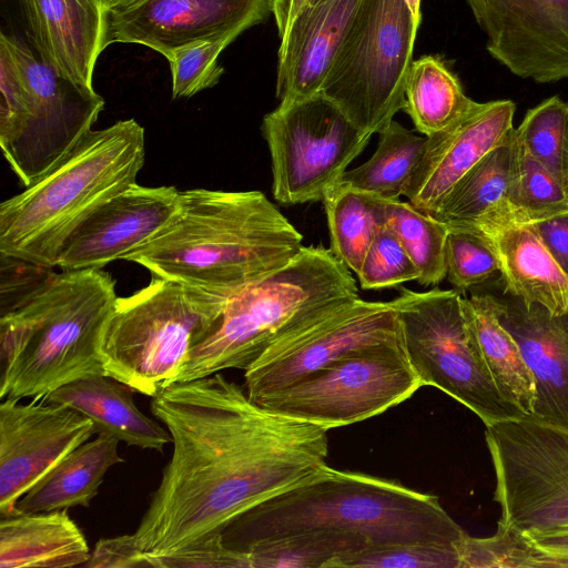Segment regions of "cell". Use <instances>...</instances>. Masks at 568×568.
Here are the masks:
<instances>
[{
  "instance_id": "6da1fadb",
  "label": "cell",
  "mask_w": 568,
  "mask_h": 568,
  "mask_svg": "<svg viewBox=\"0 0 568 568\" xmlns=\"http://www.w3.org/2000/svg\"><path fill=\"white\" fill-rule=\"evenodd\" d=\"M151 412L173 445L133 534L152 567L326 464V428L263 409L221 373L162 388Z\"/></svg>"
},
{
  "instance_id": "7a4b0ae2",
  "label": "cell",
  "mask_w": 568,
  "mask_h": 568,
  "mask_svg": "<svg viewBox=\"0 0 568 568\" xmlns=\"http://www.w3.org/2000/svg\"><path fill=\"white\" fill-rule=\"evenodd\" d=\"M302 241L260 191L191 189L180 192L174 220L124 260L155 277L231 297L285 265Z\"/></svg>"
},
{
  "instance_id": "3957f363",
  "label": "cell",
  "mask_w": 568,
  "mask_h": 568,
  "mask_svg": "<svg viewBox=\"0 0 568 568\" xmlns=\"http://www.w3.org/2000/svg\"><path fill=\"white\" fill-rule=\"evenodd\" d=\"M316 529L359 532L371 544L455 545L466 534L434 495L324 464L236 517L221 536L227 547L244 550L263 539Z\"/></svg>"
},
{
  "instance_id": "277c9868",
  "label": "cell",
  "mask_w": 568,
  "mask_h": 568,
  "mask_svg": "<svg viewBox=\"0 0 568 568\" xmlns=\"http://www.w3.org/2000/svg\"><path fill=\"white\" fill-rule=\"evenodd\" d=\"M118 298L114 280L100 268L62 271L1 314L0 398L42 399L106 375L100 348Z\"/></svg>"
},
{
  "instance_id": "5b68a950",
  "label": "cell",
  "mask_w": 568,
  "mask_h": 568,
  "mask_svg": "<svg viewBox=\"0 0 568 568\" xmlns=\"http://www.w3.org/2000/svg\"><path fill=\"white\" fill-rule=\"evenodd\" d=\"M144 144V129L134 119L87 132L43 175L0 204V254L55 267L75 227L135 183Z\"/></svg>"
},
{
  "instance_id": "8992f818",
  "label": "cell",
  "mask_w": 568,
  "mask_h": 568,
  "mask_svg": "<svg viewBox=\"0 0 568 568\" xmlns=\"http://www.w3.org/2000/svg\"><path fill=\"white\" fill-rule=\"evenodd\" d=\"M352 271L322 245L231 296L215 329L190 353L174 383L246 369L273 342L358 298Z\"/></svg>"
},
{
  "instance_id": "52a82bcc",
  "label": "cell",
  "mask_w": 568,
  "mask_h": 568,
  "mask_svg": "<svg viewBox=\"0 0 568 568\" xmlns=\"http://www.w3.org/2000/svg\"><path fill=\"white\" fill-rule=\"evenodd\" d=\"M229 298L155 276L119 297L100 348L106 375L153 397L215 329Z\"/></svg>"
},
{
  "instance_id": "ba28073f",
  "label": "cell",
  "mask_w": 568,
  "mask_h": 568,
  "mask_svg": "<svg viewBox=\"0 0 568 568\" xmlns=\"http://www.w3.org/2000/svg\"><path fill=\"white\" fill-rule=\"evenodd\" d=\"M417 29L406 0H361L321 92L362 131L381 133L404 109Z\"/></svg>"
},
{
  "instance_id": "9c48e42d",
  "label": "cell",
  "mask_w": 568,
  "mask_h": 568,
  "mask_svg": "<svg viewBox=\"0 0 568 568\" xmlns=\"http://www.w3.org/2000/svg\"><path fill=\"white\" fill-rule=\"evenodd\" d=\"M456 291L402 288L390 301L407 358L423 386H434L474 412L486 426L526 417L496 387L469 335Z\"/></svg>"
},
{
  "instance_id": "30bf717a",
  "label": "cell",
  "mask_w": 568,
  "mask_h": 568,
  "mask_svg": "<svg viewBox=\"0 0 568 568\" xmlns=\"http://www.w3.org/2000/svg\"><path fill=\"white\" fill-rule=\"evenodd\" d=\"M499 525L525 535L568 530V430L530 417L486 426Z\"/></svg>"
},
{
  "instance_id": "8fae6325",
  "label": "cell",
  "mask_w": 568,
  "mask_h": 568,
  "mask_svg": "<svg viewBox=\"0 0 568 568\" xmlns=\"http://www.w3.org/2000/svg\"><path fill=\"white\" fill-rule=\"evenodd\" d=\"M262 132L273 195L284 205L323 201L372 138L322 92L280 103L263 118Z\"/></svg>"
},
{
  "instance_id": "7c38bea8",
  "label": "cell",
  "mask_w": 568,
  "mask_h": 568,
  "mask_svg": "<svg viewBox=\"0 0 568 568\" xmlns=\"http://www.w3.org/2000/svg\"><path fill=\"white\" fill-rule=\"evenodd\" d=\"M422 386L405 347L385 345L351 353L256 405L328 430L379 415Z\"/></svg>"
},
{
  "instance_id": "4fadbf2b",
  "label": "cell",
  "mask_w": 568,
  "mask_h": 568,
  "mask_svg": "<svg viewBox=\"0 0 568 568\" xmlns=\"http://www.w3.org/2000/svg\"><path fill=\"white\" fill-rule=\"evenodd\" d=\"M26 87L17 121L0 130V146L11 170L29 186L92 130L104 100L58 75L16 37L4 34Z\"/></svg>"
},
{
  "instance_id": "5bb4252c",
  "label": "cell",
  "mask_w": 568,
  "mask_h": 568,
  "mask_svg": "<svg viewBox=\"0 0 568 568\" xmlns=\"http://www.w3.org/2000/svg\"><path fill=\"white\" fill-rule=\"evenodd\" d=\"M404 346L390 302L356 298L273 342L244 372L245 390L257 404L357 351Z\"/></svg>"
},
{
  "instance_id": "9a60e30c",
  "label": "cell",
  "mask_w": 568,
  "mask_h": 568,
  "mask_svg": "<svg viewBox=\"0 0 568 568\" xmlns=\"http://www.w3.org/2000/svg\"><path fill=\"white\" fill-rule=\"evenodd\" d=\"M4 398L0 404V516L54 465L97 434L93 422L62 404Z\"/></svg>"
},
{
  "instance_id": "2e32d148",
  "label": "cell",
  "mask_w": 568,
  "mask_h": 568,
  "mask_svg": "<svg viewBox=\"0 0 568 568\" xmlns=\"http://www.w3.org/2000/svg\"><path fill=\"white\" fill-rule=\"evenodd\" d=\"M487 50L538 83L568 79V0H466Z\"/></svg>"
},
{
  "instance_id": "e0dca14e",
  "label": "cell",
  "mask_w": 568,
  "mask_h": 568,
  "mask_svg": "<svg viewBox=\"0 0 568 568\" xmlns=\"http://www.w3.org/2000/svg\"><path fill=\"white\" fill-rule=\"evenodd\" d=\"M273 0H142L109 12L108 44L134 43L168 59L175 50L263 22Z\"/></svg>"
},
{
  "instance_id": "ac0fdd59",
  "label": "cell",
  "mask_w": 568,
  "mask_h": 568,
  "mask_svg": "<svg viewBox=\"0 0 568 568\" xmlns=\"http://www.w3.org/2000/svg\"><path fill=\"white\" fill-rule=\"evenodd\" d=\"M174 186L136 182L89 214L63 243L55 267L101 268L124 260L162 232L180 211Z\"/></svg>"
},
{
  "instance_id": "d6986e66",
  "label": "cell",
  "mask_w": 568,
  "mask_h": 568,
  "mask_svg": "<svg viewBox=\"0 0 568 568\" xmlns=\"http://www.w3.org/2000/svg\"><path fill=\"white\" fill-rule=\"evenodd\" d=\"M515 110L511 100L478 103L443 131L427 136L404 191L408 202L432 215L458 180L507 139L514 129Z\"/></svg>"
},
{
  "instance_id": "ffe728a7",
  "label": "cell",
  "mask_w": 568,
  "mask_h": 568,
  "mask_svg": "<svg viewBox=\"0 0 568 568\" xmlns=\"http://www.w3.org/2000/svg\"><path fill=\"white\" fill-rule=\"evenodd\" d=\"M19 2L38 57L58 75L94 91V68L109 45V11L100 0Z\"/></svg>"
},
{
  "instance_id": "44dd1931",
  "label": "cell",
  "mask_w": 568,
  "mask_h": 568,
  "mask_svg": "<svg viewBox=\"0 0 568 568\" xmlns=\"http://www.w3.org/2000/svg\"><path fill=\"white\" fill-rule=\"evenodd\" d=\"M496 300L499 322L519 345L534 378L528 417L568 430V313L554 314L511 295Z\"/></svg>"
},
{
  "instance_id": "7402d4cb",
  "label": "cell",
  "mask_w": 568,
  "mask_h": 568,
  "mask_svg": "<svg viewBox=\"0 0 568 568\" xmlns=\"http://www.w3.org/2000/svg\"><path fill=\"white\" fill-rule=\"evenodd\" d=\"M361 0H322L305 4L278 48L276 97L280 103L321 92Z\"/></svg>"
},
{
  "instance_id": "603a6c76",
  "label": "cell",
  "mask_w": 568,
  "mask_h": 568,
  "mask_svg": "<svg viewBox=\"0 0 568 568\" xmlns=\"http://www.w3.org/2000/svg\"><path fill=\"white\" fill-rule=\"evenodd\" d=\"M517 151L513 129L501 144L458 180L432 215L448 226L471 229L484 234L515 223L509 207V190Z\"/></svg>"
},
{
  "instance_id": "cb8c5ba5",
  "label": "cell",
  "mask_w": 568,
  "mask_h": 568,
  "mask_svg": "<svg viewBox=\"0 0 568 568\" xmlns=\"http://www.w3.org/2000/svg\"><path fill=\"white\" fill-rule=\"evenodd\" d=\"M497 252L507 294L554 314L568 313V277L528 223H508L486 233Z\"/></svg>"
},
{
  "instance_id": "d4e9b609",
  "label": "cell",
  "mask_w": 568,
  "mask_h": 568,
  "mask_svg": "<svg viewBox=\"0 0 568 568\" xmlns=\"http://www.w3.org/2000/svg\"><path fill=\"white\" fill-rule=\"evenodd\" d=\"M133 389L106 375L65 384L42 400L67 405L89 417L97 434L109 433L129 446L163 452L172 443L169 430L139 410Z\"/></svg>"
},
{
  "instance_id": "484cf974",
  "label": "cell",
  "mask_w": 568,
  "mask_h": 568,
  "mask_svg": "<svg viewBox=\"0 0 568 568\" xmlns=\"http://www.w3.org/2000/svg\"><path fill=\"white\" fill-rule=\"evenodd\" d=\"M87 539L67 510L0 516V568H65L90 558Z\"/></svg>"
},
{
  "instance_id": "4316f807",
  "label": "cell",
  "mask_w": 568,
  "mask_h": 568,
  "mask_svg": "<svg viewBox=\"0 0 568 568\" xmlns=\"http://www.w3.org/2000/svg\"><path fill=\"white\" fill-rule=\"evenodd\" d=\"M119 443L113 435L99 433L93 440L78 446L17 501L14 510L44 513L89 507L109 468L124 462L118 453Z\"/></svg>"
},
{
  "instance_id": "83f0119b",
  "label": "cell",
  "mask_w": 568,
  "mask_h": 568,
  "mask_svg": "<svg viewBox=\"0 0 568 568\" xmlns=\"http://www.w3.org/2000/svg\"><path fill=\"white\" fill-rule=\"evenodd\" d=\"M462 306L469 335L499 393L530 416L534 378L519 345L499 322L496 296L474 294L463 297Z\"/></svg>"
},
{
  "instance_id": "f1b7e54d",
  "label": "cell",
  "mask_w": 568,
  "mask_h": 568,
  "mask_svg": "<svg viewBox=\"0 0 568 568\" xmlns=\"http://www.w3.org/2000/svg\"><path fill=\"white\" fill-rule=\"evenodd\" d=\"M437 55L413 61L405 85L404 111L425 136L443 131L478 105Z\"/></svg>"
},
{
  "instance_id": "f546056e",
  "label": "cell",
  "mask_w": 568,
  "mask_h": 568,
  "mask_svg": "<svg viewBox=\"0 0 568 568\" xmlns=\"http://www.w3.org/2000/svg\"><path fill=\"white\" fill-rule=\"evenodd\" d=\"M378 134L372 158L346 171L337 183L386 201L399 200L422 159L427 136L415 134L395 120Z\"/></svg>"
},
{
  "instance_id": "4dcf8cb0",
  "label": "cell",
  "mask_w": 568,
  "mask_h": 568,
  "mask_svg": "<svg viewBox=\"0 0 568 568\" xmlns=\"http://www.w3.org/2000/svg\"><path fill=\"white\" fill-rule=\"evenodd\" d=\"M384 201L342 183L333 185L323 199L329 248L355 274L378 227L384 224Z\"/></svg>"
},
{
  "instance_id": "1f68e13d",
  "label": "cell",
  "mask_w": 568,
  "mask_h": 568,
  "mask_svg": "<svg viewBox=\"0 0 568 568\" xmlns=\"http://www.w3.org/2000/svg\"><path fill=\"white\" fill-rule=\"evenodd\" d=\"M371 544L355 531L316 529L287 534L254 542L247 552L250 568H328L338 556Z\"/></svg>"
},
{
  "instance_id": "d6a6232c",
  "label": "cell",
  "mask_w": 568,
  "mask_h": 568,
  "mask_svg": "<svg viewBox=\"0 0 568 568\" xmlns=\"http://www.w3.org/2000/svg\"><path fill=\"white\" fill-rule=\"evenodd\" d=\"M384 223L396 233L416 265L419 284L436 285L445 278L447 224L399 200L384 201Z\"/></svg>"
},
{
  "instance_id": "836d02e7",
  "label": "cell",
  "mask_w": 568,
  "mask_h": 568,
  "mask_svg": "<svg viewBox=\"0 0 568 568\" xmlns=\"http://www.w3.org/2000/svg\"><path fill=\"white\" fill-rule=\"evenodd\" d=\"M459 568L568 567V556L539 548L524 532L498 524L489 538L467 534L456 542Z\"/></svg>"
},
{
  "instance_id": "e575fe53",
  "label": "cell",
  "mask_w": 568,
  "mask_h": 568,
  "mask_svg": "<svg viewBox=\"0 0 568 568\" xmlns=\"http://www.w3.org/2000/svg\"><path fill=\"white\" fill-rule=\"evenodd\" d=\"M517 159L509 190L515 223H532L568 212L565 184L545 165L525 153L517 143Z\"/></svg>"
},
{
  "instance_id": "d590c367",
  "label": "cell",
  "mask_w": 568,
  "mask_h": 568,
  "mask_svg": "<svg viewBox=\"0 0 568 568\" xmlns=\"http://www.w3.org/2000/svg\"><path fill=\"white\" fill-rule=\"evenodd\" d=\"M567 130L568 103L559 97H551L530 109L515 129L518 146L562 183Z\"/></svg>"
},
{
  "instance_id": "8d00e7d4",
  "label": "cell",
  "mask_w": 568,
  "mask_h": 568,
  "mask_svg": "<svg viewBox=\"0 0 568 568\" xmlns=\"http://www.w3.org/2000/svg\"><path fill=\"white\" fill-rule=\"evenodd\" d=\"M459 568L455 545L435 542L368 544L364 548L338 556L328 568Z\"/></svg>"
},
{
  "instance_id": "74e56055",
  "label": "cell",
  "mask_w": 568,
  "mask_h": 568,
  "mask_svg": "<svg viewBox=\"0 0 568 568\" xmlns=\"http://www.w3.org/2000/svg\"><path fill=\"white\" fill-rule=\"evenodd\" d=\"M240 34L234 31L175 50L166 59L172 75V98H191L214 87L223 74L219 57Z\"/></svg>"
},
{
  "instance_id": "f35d334b",
  "label": "cell",
  "mask_w": 568,
  "mask_h": 568,
  "mask_svg": "<svg viewBox=\"0 0 568 568\" xmlns=\"http://www.w3.org/2000/svg\"><path fill=\"white\" fill-rule=\"evenodd\" d=\"M446 276L458 290H467L489 280L500 264L491 240L484 233L448 226Z\"/></svg>"
},
{
  "instance_id": "ab89813d",
  "label": "cell",
  "mask_w": 568,
  "mask_h": 568,
  "mask_svg": "<svg viewBox=\"0 0 568 568\" xmlns=\"http://www.w3.org/2000/svg\"><path fill=\"white\" fill-rule=\"evenodd\" d=\"M356 275L363 290H381L419 278L416 265L386 223L378 227Z\"/></svg>"
},
{
  "instance_id": "60d3db41",
  "label": "cell",
  "mask_w": 568,
  "mask_h": 568,
  "mask_svg": "<svg viewBox=\"0 0 568 568\" xmlns=\"http://www.w3.org/2000/svg\"><path fill=\"white\" fill-rule=\"evenodd\" d=\"M1 314L22 304L55 272L54 267L1 255Z\"/></svg>"
},
{
  "instance_id": "b9f144b4",
  "label": "cell",
  "mask_w": 568,
  "mask_h": 568,
  "mask_svg": "<svg viewBox=\"0 0 568 568\" xmlns=\"http://www.w3.org/2000/svg\"><path fill=\"white\" fill-rule=\"evenodd\" d=\"M83 566L89 568L152 567L148 557L139 550L134 535L100 539Z\"/></svg>"
},
{
  "instance_id": "7bdbcfd3",
  "label": "cell",
  "mask_w": 568,
  "mask_h": 568,
  "mask_svg": "<svg viewBox=\"0 0 568 568\" xmlns=\"http://www.w3.org/2000/svg\"><path fill=\"white\" fill-rule=\"evenodd\" d=\"M568 277V212L528 223Z\"/></svg>"
},
{
  "instance_id": "ee69618b",
  "label": "cell",
  "mask_w": 568,
  "mask_h": 568,
  "mask_svg": "<svg viewBox=\"0 0 568 568\" xmlns=\"http://www.w3.org/2000/svg\"><path fill=\"white\" fill-rule=\"evenodd\" d=\"M306 2L307 0H273L272 14L277 27L280 39L285 36L295 16Z\"/></svg>"
},
{
  "instance_id": "f6af8a7d",
  "label": "cell",
  "mask_w": 568,
  "mask_h": 568,
  "mask_svg": "<svg viewBox=\"0 0 568 568\" xmlns=\"http://www.w3.org/2000/svg\"><path fill=\"white\" fill-rule=\"evenodd\" d=\"M539 548L568 556V530L549 534L527 535Z\"/></svg>"
},
{
  "instance_id": "bcb514c9",
  "label": "cell",
  "mask_w": 568,
  "mask_h": 568,
  "mask_svg": "<svg viewBox=\"0 0 568 568\" xmlns=\"http://www.w3.org/2000/svg\"><path fill=\"white\" fill-rule=\"evenodd\" d=\"M140 1H142V0H100L103 8L109 12L132 6Z\"/></svg>"
},
{
  "instance_id": "7dc6e473",
  "label": "cell",
  "mask_w": 568,
  "mask_h": 568,
  "mask_svg": "<svg viewBox=\"0 0 568 568\" xmlns=\"http://www.w3.org/2000/svg\"><path fill=\"white\" fill-rule=\"evenodd\" d=\"M406 3L413 13L416 24L419 27L422 21L420 0H406Z\"/></svg>"
},
{
  "instance_id": "c3c4849f",
  "label": "cell",
  "mask_w": 568,
  "mask_h": 568,
  "mask_svg": "<svg viewBox=\"0 0 568 568\" xmlns=\"http://www.w3.org/2000/svg\"><path fill=\"white\" fill-rule=\"evenodd\" d=\"M564 183H565L566 190L568 192V130H567L566 144H565Z\"/></svg>"
},
{
  "instance_id": "681fc988",
  "label": "cell",
  "mask_w": 568,
  "mask_h": 568,
  "mask_svg": "<svg viewBox=\"0 0 568 568\" xmlns=\"http://www.w3.org/2000/svg\"><path fill=\"white\" fill-rule=\"evenodd\" d=\"M322 0H307L306 4H315Z\"/></svg>"
}]
</instances>
